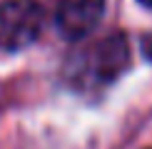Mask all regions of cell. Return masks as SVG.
Here are the masks:
<instances>
[{"mask_svg":"<svg viewBox=\"0 0 152 149\" xmlns=\"http://www.w3.org/2000/svg\"><path fill=\"white\" fill-rule=\"evenodd\" d=\"M45 12L37 0H5L0 3V47L23 50L40 37Z\"/></svg>","mask_w":152,"mask_h":149,"instance_id":"cell-2","label":"cell"},{"mask_svg":"<svg viewBox=\"0 0 152 149\" xmlns=\"http://www.w3.org/2000/svg\"><path fill=\"white\" fill-rule=\"evenodd\" d=\"M105 0H60L58 5V30L67 40H82L102 20Z\"/></svg>","mask_w":152,"mask_h":149,"instance_id":"cell-3","label":"cell"},{"mask_svg":"<svg viewBox=\"0 0 152 149\" xmlns=\"http://www.w3.org/2000/svg\"><path fill=\"white\" fill-rule=\"evenodd\" d=\"M140 3L145 5V8H152V0H140Z\"/></svg>","mask_w":152,"mask_h":149,"instance_id":"cell-5","label":"cell"},{"mask_svg":"<svg viewBox=\"0 0 152 149\" xmlns=\"http://www.w3.org/2000/svg\"><path fill=\"white\" fill-rule=\"evenodd\" d=\"M130 65V45L122 33L77 47L65 62V82L77 92H100L110 87Z\"/></svg>","mask_w":152,"mask_h":149,"instance_id":"cell-1","label":"cell"},{"mask_svg":"<svg viewBox=\"0 0 152 149\" xmlns=\"http://www.w3.org/2000/svg\"><path fill=\"white\" fill-rule=\"evenodd\" d=\"M142 47H145V55L152 60V35H147V37L142 40Z\"/></svg>","mask_w":152,"mask_h":149,"instance_id":"cell-4","label":"cell"}]
</instances>
